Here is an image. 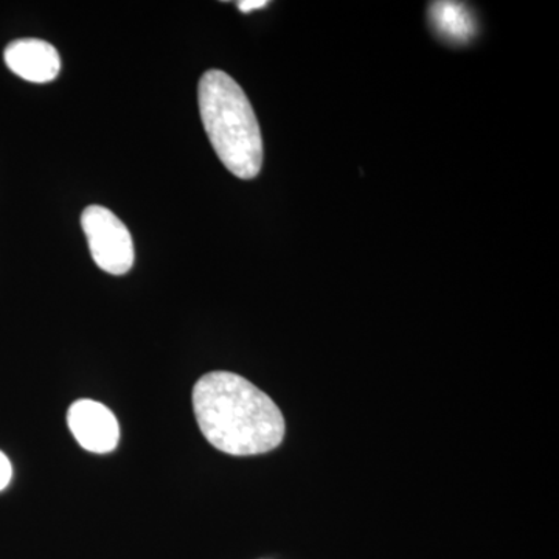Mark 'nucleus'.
Masks as SVG:
<instances>
[{
	"label": "nucleus",
	"mask_w": 559,
	"mask_h": 559,
	"mask_svg": "<svg viewBox=\"0 0 559 559\" xmlns=\"http://www.w3.org/2000/svg\"><path fill=\"white\" fill-rule=\"evenodd\" d=\"M193 407L202 436L229 455L264 454L280 447L285 418L259 388L230 371H212L197 382Z\"/></svg>",
	"instance_id": "f257e3e1"
},
{
	"label": "nucleus",
	"mask_w": 559,
	"mask_h": 559,
	"mask_svg": "<svg viewBox=\"0 0 559 559\" xmlns=\"http://www.w3.org/2000/svg\"><path fill=\"white\" fill-rule=\"evenodd\" d=\"M198 100L205 132L224 167L237 178H257L263 165V139L240 84L223 70H209L200 81Z\"/></svg>",
	"instance_id": "f03ea898"
},
{
	"label": "nucleus",
	"mask_w": 559,
	"mask_h": 559,
	"mask_svg": "<svg viewBox=\"0 0 559 559\" xmlns=\"http://www.w3.org/2000/svg\"><path fill=\"white\" fill-rule=\"evenodd\" d=\"M92 259L102 271L124 275L134 264V242L128 227L109 209L90 205L81 215Z\"/></svg>",
	"instance_id": "7ed1b4c3"
},
{
	"label": "nucleus",
	"mask_w": 559,
	"mask_h": 559,
	"mask_svg": "<svg viewBox=\"0 0 559 559\" xmlns=\"http://www.w3.org/2000/svg\"><path fill=\"white\" fill-rule=\"evenodd\" d=\"M69 428L80 447L95 454H108L119 444L120 428L116 415L92 400H80L70 406Z\"/></svg>",
	"instance_id": "20e7f679"
},
{
	"label": "nucleus",
	"mask_w": 559,
	"mask_h": 559,
	"mask_svg": "<svg viewBox=\"0 0 559 559\" xmlns=\"http://www.w3.org/2000/svg\"><path fill=\"white\" fill-rule=\"evenodd\" d=\"M3 58L11 72L31 83H49L57 79L61 69L58 50L40 39L13 40Z\"/></svg>",
	"instance_id": "39448f33"
},
{
	"label": "nucleus",
	"mask_w": 559,
	"mask_h": 559,
	"mask_svg": "<svg viewBox=\"0 0 559 559\" xmlns=\"http://www.w3.org/2000/svg\"><path fill=\"white\" fill-rule=\"evenodd\" d=\"M429 16L437 33L450 43H468L477 33V22L463 3L433 2Z\"/></svg>",
	"instance_id": "423d86ee"
},
{
	"label": "nucleus",
	"mask_w": 559,
	"mask_h": 559,
	"mask_svg": "<svg viewBox=\"0 0 559 559\" xmlns=\"http://www.w3.org/2000/svg\"><path fill=\"white\" fill-rule=\"evenodd\" d=\"M11 474H13V469H11L10 460L3 452H0V491L10 484Z\"/></svg>",
	"instance_id": "0eeeda50"
},
{
	"label": "nucleus",
	"mask_w": 559,
	"mask_h": 559,
	"mask_svg": "<svg viewBox=\"0 0 559 559\" xmlns=\"http://www.w3.org/2000/svg\"><path fill=\"white\" fill-rule=\"evenodd\" d=\"M266 5H270V2H266V0H242V2H238V9H240L242 13L264 9Z\"/></svg>",
	"instance_id": "6e6552de"
}]
</instances>
